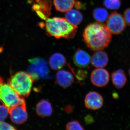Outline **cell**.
<instances>
[{
    "label": "cell",
    "mask_w": 130,
    "mask_h": 130,
    "mask_svg": "<svg viewBox=\"0 0 130 130\" xmlns=\"http://www.w3.org/2000/svg\"><path fill=\"white\" fill-rule=\"evenodd\" d=\"M83 38L86 46L91 50H102L108 46L112 33L107 25L97 22L90 24L85 29Z\"/></svg>",
    "instance_id": "1"
},
{
    "label": "cell",
    "mask_w": 130,
    "mask_h": 130,
    "mask_svg": "<svg viewBox=\"0 0 130 130\" xmlns=\"http://www.w3.org/2000/svg\"><path fill=\"white\" fill-rule=\"evenodd\" d=\"M45 28L47 35L56 38L70 39L74 37L77 26L70 24L66 18L53 17L46 19Z\"/></svg>",
    "instance_id": "2"
},
{
    "label": "cell",
    "mask_w": 130,
    "mask_h": 130,
    "mask_svg": "<svg viewBox=\"0 0 130 130\" xmlns=\"http://www.w3.org/2000/svg\"><path fill=\"white\" fill-rule=\"evenodd\" d=\"M34 79L28 73L24 71L17 73L9 81V84L22 97L29 96L32 89Z\"/></svg>",
    "instance_id": "3"
},
{
    "label": "cell",
    "mask_w": 130,
    "mask_h": 130,
    "mask_svg": "<svg viewBox=\"0 0 130 130\" xmlns=\"http://www.w3.org/2000/svg\"><path fill=\"white\" fill-rule=\"evenodd\" d=\"M0 98L3 104L9 109L12 107L25 101L22 96L19 95L9 84H0Z\"/></svg>",
    "instance_id": "4"
},
{
    "label": "cell",
    "mask_w": 130,
    "mask_h": 130,
    "mask_svg": "<svg viewBox=\"0 0 130 130\" xmlns=\"http://www.w3.org/2000/svg\"><path fill=\"white\" fill-rule=\"evenodd\" d=\"M28 73L35 80L48 78L49 69L46 60L43 58H35L29 60Z\"/></svg>",
    "instance_id": "5"
},
{
    "label": "cell",
    "mask_w": 130,
    "mask_h": 130,
    "mask_svg": "<svg viewBox=\"0 0 130 130\" xmlns=\"http://www.w3.org/2000/svg\"><path fill=\"white\" fill-rule=\"evenodd\" d=\"M126 23L122 15L114 12L107 20V26L112 34L118 35L123 32L126 27Z\"/></svg>",
    "instance_id": "6"
},
{
    "label": "cell",
    "mask_w": 130,
    "mask_h": 130,
    "mask_svg": "<svg viewBox=\"0 0 130 130\" xmlns=\"http://www.w3.org/2000/svg\"><path fill=\"white\" fill-rule=\"evenodd\" d=\"M11 120L16 124H22L27 121L28 114L25 102L12 107L9 109Z\"/></svg>",
    "instance_id": "7"
},
{
    "label": "cell",
    "mask_w": 130,
    "mask_h": 130,
    "mask_svg": "<svg viewBox=\"0 0 130 130\" xmlns=\"http://www.w3.org/2000/svg\"><path fill=\"white\" fill-rule=\"evenodd\" d=\"M110 79V75L107 70L103 68H97L93 70L90 75V80L93 85L99 88L106 86Z\"/></svg>",
    "instance_id": "8"
},
{
    "label": "cell",
    "mask_w": 130,
    "mask_h": 130,
    "mask_svg": "<svg viewBox=\"0 0 130 130\" xmlns=\"http://www.w3.org/2000/svg\"><path fill=\"white\" fill-rule=\"evenodd\" d=\"M103 101V97L100 94L95 91H91L85 96L84 103L88 109L96 110L102 107Z\"/></svg>",
    "instance_id": "9"
},
{
    "label": "cell",
    "mask_w": 130,
    "mask_h": 130,
    "mask_svg": "<svg viewBox=\"0 0 130 130\" xmlns=\"http://www.w3.org/2000/svg\"><path fill=\"white\" fill-rule=\"evenodd\" d=\"M74 64L80 68L88 66L91 62V58L88 53L81 49L77 50L73 57Z\"/></svg>",
    "instance_id": "10"
},
{
    "label": "cell",
    "mask_w": 130,
    "mask_h": 130,
    "mask_svg": "<svg viewBox=\"0 0 130 130\" xmlns=\"http://www.w3.org/2000/svg\"><path fill=\"white\" fill-rule=\"evenodd\" d=\"M56 81L60 86L67 88L71 86L73 83L74 77L70 72L64 70H60L56 73Z\"/></svg>",
    "instance_id": "11"
},
{
    "label": "cell",
    "mask_w": 130,
    "mask_h": 130,
    "mask_svg": "<svg viewBox=\"0 0 130 130\" xmlns=\"http://www.w3.org/2000/svg\"><path fill=\"white\" fill-rule=\"evenodd\" d=\"M109 61V57L107 53L102 50L96 51L91 58V63L96 68L106 66Z\"/></svg>",
    "instance_id": "12"
},
{
    "label": "cell",
    "mask_w": 130,
    "mask_h": 130,
    "mask_svg": "<svg viewBox=\"0 0 130 130\" xmlns=\"http://www.w3.org/2000/svg\"><path fill=\"white\" fill-rule=\"evenodd\" d=\"M111 79L114 86L119 89L125 86L127 81L125 72L121 69L115 70L112 73Z\"/></svg>",
    "instance_id": "13"
},
{
    "label": "cell",
    "mask_w": 130,
    "mask_h": 130,
    "mask_svg": "<svg viewBox=\"0 0 130 130\" xmlns=\"http://www.w3.org/2000/svg\"><path fill=\"white\" fill-rule=\"evenodd\" d=\"M36 111L38 116L42 118L50 116L53 112L51 103L47 100H42L36 106Z\"/></svg>",
    "instance_id": "14"
},
{
    "label": "cell",
    "mask_w": 130,
    "mask_h": 130,
    "mask_svg": "<svg viewBox=\"0 0 130 130\" xmlns=\"http://www.w3.org/2000/svg\"><path fill=\"white\" fill-rule=\"evenodd\" d=\"M66 64V59L62 54L55 53L49 59V64L51 69L54 70H60Z\"/></svg>",
    "instance_id": "15"
},
{
    "label": "cell",
    "mask_w": 130,
    "mask_h": 130,
    "mask_svg": "<svg viewBox=\"0 0 130 130\" xmlns=\"http://www.w3.org/2000/svg\"><path fill=\"white\" fill-rule=\"evenodd\" d=\"M65 17L70 24L76 26L81 23L83 18L82 14L79 11L72 9L66 12Z\"/></svg>",
    "instance_id": "16"
},
{
    "label": "cell",
    "mask_w": 130,
    "mask_h": 130,
    "mask_svg": "<svg viewBox=\"0 0 130 130\" xmlns=\"http://www.w3.org/2000/svg\"><path fill=\"white\" fill-rule=\"evenodd\" d=\"M55 7L57 11L64 12L72 9L75 0H53Z\"/></svg>",
    "instance_id": "17"
},
{
    "label": "cell",
    "mask_w": 130,
    "mask_h": 130,
    "mask_svg": "<svg viewBox=\"0 0 130 130\" xmlns=\"http://www.w3.org/2000/svg\"><path fill=\"white\" fill-rule=\"evenodd\" d=\"M93 16L98 22L101 23L107 20L108 18V12L104 8H97L93 11Z\"/></svg>",
    "instance_id": "18"
},
{
    "label": "cell",
    "mask_w": 130,
    "mask_h": 130,
    "mask_svg": "<svg viewBox=\"0 0 130 130\" xmlns=\"http://www.w3.org/2000/svg\"><path fill=\"white\" fill-rule=\"evenodd\" d=\"M122 0H104L103 5L108 9L117 10L121 6Z\"/></svg>",
    "instance_id": "19"
},
{
    "label": "cell",
    "mask_w": 130,
    "mask_h": 130,
    "mask_svg": "<svg viewBox=\"0 0 130 130\" xmlns=\"http://www.w3.org/2000/svg\"><path fill=\"white\" fill-rule=\"evenodd\" d=\"M66 130H85L78 121H72L67 123L66 126Z\"/></svg>",
    "instance_id": "20"
},
{
    "label": "cell",
    "mask_w": 130,
    "mask_h": 130,
    "mask_svg": "<svg viewBox=\"0 0 130 130\" xmlns=\"http://www.w3.org/2000/svg\"><path fill=\"white\" fill-rule=\"evenodd\" d=\"M9 109L5 105H0V121H3L7 118Z\"/></svg>",
    "instance_id": "21"
},
{
    "label": "cell",
    "mask_w": 130,
    "mask_h": 130,
    "mask_svg": "<svg viewBox=\"0 0 130 130\" xmlns=\"http://www.w3.org/2000/svg\"><path fill=\"white\" fill-rule=\"evenodd\" d=\"M0 130H17L10 124L0 121Z\"/></svg>",
    "instance_id": "22"
},
{
    "label": "cell",
    "mask_w": 130,
    "mask_h": 130,
    "mask_svg": "<svg viewBox=\"0 0 130 130\" xmlns=\"http://www.w3.org/2000/svg\"><path fill=\"white\" fill-rule=\"evenodd\" d=\"M123 17L126 23L130 26V8H127L124 12Z\"/></svg>",
    "instance_id": "23"
},
{
    "label": "cell",
    "mask_w": 130,
    "mask_h": 130,
    "mask_svg": "<svg viewBox=\"0 0 130 130\" xmlns=\"http://www.w3.org/2000/svg\"><path fill=\"white\" fill-rule=\"evenodd\" d=\"M87 73L86 71L84 70H78L77 74V77L80 80H84L86 78Z\"/></svg>",
    "instance_id": "24"
},
{
    "label": "cell",
    "mask_w": 130,
    "mask_h": 130,
    "mask_svg": "<svg viewBox=\"0 0 130 130\" xmlns=\"http://www.w3.org/2000/svg\"><path fill=\"white\" fill-rule=\"evenodd\" d=\"M129 75L130 77V68L129 69Z\"/></svg>",
    "instance_id": "25"
},
{
    "label": "cell",
    "mask_w": 130,
    "mask_h": 130,
    "mask_svg": "<svg viewBox=\"0 0 130 130\" xmlns=\"http://www.w3.org/2000/svg\"><path fill=\"white\" fill-rule=\"evenodd\" d=\"M0 101H1V98H0Z\"/></svg>",
    "instance_id": "26"
}]
</instances>
